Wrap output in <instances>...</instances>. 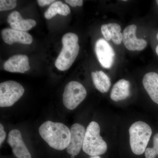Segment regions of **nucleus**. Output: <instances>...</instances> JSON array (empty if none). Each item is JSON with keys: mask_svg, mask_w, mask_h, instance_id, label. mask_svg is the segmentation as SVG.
<instances>
[{"mask_svg": "<svg viewBox=\"0 0 158 158\" xmlns=\"http://www.w3.org/2000/svg\"><path fill=\"white\" fill-rule=\"evenodd\" d=\"M101 31L102 34L103 35L105 40L107 41H109L111 39V35L108 28L107 24H103L101 27Z\"/></svg>", "mask_w": 158, "mask_h": 158, "instance_id": "nucleus-20", "label": "nucleus"}, {"mask_svg": "<svg viewBox=\"0 0 158 158\" xmlns=\"http://www.w3.org/2000/svg\"><path fill=\"white\" fill-rule=\"evenodd\" d=\"M17 5V1L15 0H1L0 11H8L14 9Z\"/></svg>", "mask_w": 158, "mask_h": 158, "instance_id": "nucleus-19", "label": "nucleus"}, {"mask_svg": "<svg viewBox=\"0 0 158 158\" xmlns=\"http://www.w3.org/2000/svg\"><path fill=\"white\" fill-rule=\"evenodd\" d=\"M74 156H71V158H74Z\"/></svg>", "mask_w": 158, "mask_h": 158, "instance_id": "nucleus-29", "label": "nucleus"}, {"mask_svg": "<svg viewBox=\"0 0 158 158\" xmlns=\"http://www.w3.org/2000/svg\"><path fill=\"white\" fill-rule=\"evenodd\" d=\"M145 158H155L157 153L153 148H148L144 152Z\"/></svg>", "mask_w": 158, "mask_h": 158, "instance_id": "nucleus-21", "label": "nucleus"}, {"mask_svg": "<svg viewBox=\"0 0 158 158\" xmlns=\"http://www.w3.org/2000/svg\"><path fill=\"white\" fill-rule=\"evenodd\" d=\"M70 141L66 148L67 152L71 156L77 155L84 144L86 130L84 126L75 123L70 128Z\"/></svg>", "mask_w": 158, "mask_h": 158, "instance_id": "nucleus-8", "label": "nucleus"}, {"mask_svg": "<svg viewBox=\"0 0 158 158\" xmlns=\"http://www.w3.org/2000/svg\"><path fill=\"white\" fill-rule=\"evenodd\" d=\"M4 69L9 72L24 73L31 69L28 57L23 55L12 56L5 62Z\"/></svg>", "mask_w": 158, "mask_h": 158, "instance_id": "nucleus-12", "label": "nucleus"}, {"mask_svg": "<svg viewBox=\"0 0 158 158\" xmlns=\"http://www.w3.org/2000/svg\"><path fill=\"white\" fill-rule=\"evenodd\" d=\"M8 142L16 157L31 158V153L23 141L21 134L18 130L10 131L8 135Z\"/></svg>", "mask_w": 158, "mask_h": 158, "instance_id": "nucleus-10", "label": "nucleus"}, {"mask_svg": "<svg viewBox=\"0 0 158 158\" xmlns=\"http://www.w3.org/2000/svg\"><path fill=\"white\" fill-rule=\"evenodd\" d=\"M40 135L54 149L63 150L67 148L70 141V130L61 123L46 121L39 129Z\"/></svg>", "mask_w": 158, "mask_h": 158, "instance_id": "nucleus-1", "label": "nucleus"}, {"mask_svg": "<svg viewBox=\"0 0 158 158\" xmlns=\"http://www.w3.org/2000/svg\"><path fill=\"white\" fill-rule=\"evenodd\" d=\"M129 132L132 151L141 155L145 152L152 135L151 128L144 122L137 121L131 125Z\"/></svg>", "mask_w": 158, "mask_h": 158, "instance_id": "nucleus-4", "label": "nucleus"}, {"mask_svg": "<svg viewBox=\"0 0 158 158\" xmlns=\"http://www.w3.org/2000/svg\"><path fill=\"white\" fill-rule=\"evenodd\" d=\"M153 148L158 155V133L156 134L153 137Z\"/></svg>", "mask_w": 158, "mask_h": 158, "instance_id": "nucleus-25", "label": "nucleus"}, {"mask_svg": "<svg viewBox=\"0 0 158 158\" xmlns=\"http://www.w3.org/2000/svg\"><path fill=\"white\" fill-rule=\"evenodd\" d=\"M91 75L94 85L96 89L102 93L107 92L111 85L109 77L102 71L93 72Z\"/></svg>", "mask_w": 158, "mask_h": 158, "instance_id": "nucleus-16", "label": "nucleus"}, {"mask_svg": "<svg viewBox=\"0 0 158 158\" xmlns=\"http://www.w3.org/2000/svg\"><path fill=\"white\" fill-rule=\"evenodd\" d=\"M77 35L74 33H68L63 35L62 49L55 62V65L59 70H67L73 64L80 50Z\"/></svg>", "mask_w": 158, "mask_h": 158, "instance_id": "nucleus-2", "label": "nucleus"}, {"mask_svg": "<svg viewBox=\"0 0 158 158\" xmlns=\"http://www.w3.org/2000/svg\"><path fill=\"white\" fill-rule=\"evenodd\" d=\"M2 37L4 42L10 45L15 43L30 44L33 41L32 36L27 32L12 28H6L2 30Z\"/></svg>", "mask_w": 158, "mask_h": 158, "instance_id": "nucleus-11", "label": "nucleus"}, {"mask_svg": "<svg viewBox=\"0 0 158 158\" xmlns=\"http://www.w3.org/2000/svg\"><path fill=\"white\" fill-rule=\"evenodd\" d=\"M7 21L11 28L25 32L31 30L37 23L34 19H24L19 12L16 11L9 15Z\"/></svg>", "mask_w": 158, "mask_h": 158, "instance_id": "nucleus-13", "label": "nucleus"}, {"mask_svg": "<svg viewBox=\"0 0 158 158\" xmlns=\"http://www.w3.org/2000/svg\"><path fill=\"white\" fill-rule=\"evenodd\" d=\"M156 2L158 6V0H157V1H156Z\"/></svg>", "mask_w": 158, "mask_h": 158, "instance_id": "nucleus-28", "label": "nucleus"}, {"mask_svg": "<svg viewBox=\"0 0 158 158\" xmlns=\"http://www.w3.org/2000/svg\"><path fill=\"white\" fill-rule=\"evenodd\" d=\"M95 52L97 59L103 67L110 69L112 67L115 53L107 40L103 38L98 40L95 43Z\"/></svg>", "mask_w": 158, "mask_h": 158, "instance_id": "nucleus-7", "label": "nucleus"}, {"mask_svg": "<svg viewBox=\"0 0 158 158\" xmlns=\"http://www.w3.org/2000/svg\"><path fill=\"white\" fill-rule=\"evenodd\" d=\"M100 127L97 123L92 121L86 130L83 148L84 152L91 156L104 154L107 150V144L100 135Z\"/></svg>", "mask_w": 158, "mask_h": 158, "instance_id": "nucleus-3", "label": "nucleus"}, {"mask_svg": "<svg viewBox=\"0 0 158 158\" xmlns=\"http://www.w3.org/2000/svg\"><path fill=\"white\" fill-rule=\"evenodd\" d=\"M137 26L132 24L128 26L123 33V42L125 47L131 51H141L147 45V42L143 39H138L136 37Z\"/></svg>", "mask_w": 158, "mask_h": 158, "instance_id": "nucleus-9", "label": "nucleus"}, {"mask_svg": "<svg viewBox=\"0 0 158 158\" xmlns=\"http://www.w3.org/2000/svg\"><path fill=\"white\" fill-rule=\"evenodd\" d=\"M65 2L73 7L82 6L83 5V1L82 0H65Z\"/></svg>", "mask_w": 158, "mask_h": 158, "instance_id": "nucleus-22", "label": "nucleus"}, {"mask_svg": "<svg viewBox=\"0 0 158 158\" xmlns=\"http://www.w3.org/2000/svg\"><path fill=\"white\" fill-rule=\"evenodd\" d=\"M55 2H56V1L54 0H37V1L38 5L41 7L50 5L51 4H53Z\"/></svg>", "mask_w": 158, "mask_h": 158, "instance_id": "nucleus-24", "label": "nucleus"}, {"mask_svg": "<svg viewBox=\"0 0 158 158\" xmlns=\"http://www.w3.org/2000/svg\"><path fill=\"white\" fill-rule=\"evenodd\" d=\"M107 26L111 35V40L115 44L119 45L123 41L121 27L116 23H110L108 24Z\"/></svg>", "mask_w": 158, "mask_h": 158, "instance_id": "nucleus-18", "label": "nucleus"}, {"mask_svg": "<svg viewBox=\"0 0 158 158\" xmlns=\"http://www.w3.org/2000/svg\"><path fill=\"white\" fill-rule=\"evenodd\" d=\"M130 95V82L124 79H121L113 86L110 96L112 100L118 102L125 99Z\"/></svg>", "mask_w": 158, "mask_h": 158, "instance_id": "nucleus-15", "label": "nucleus"}, {"mask_svg": "<svg viewBox=\"0 0 158 158\" xmlns=\"http://www.w3.org/2000/svg\"><path fill=\"white\" fill-rule=\"evenodd\" d=\"M87 94V90L81 84L75 81L69 82L62 95L63 104L68 110H74L84 100Z\"/></svg>", "mask_w": 158, "mask_h": 158, "instance_id": "nucleus-5", "label": "nucleus"}, {"mask_svg": "<svg viewBox=\"0 0 158 158\" xmlns=\"http://www.w3.org/2000/svg\"><path fill=\"white\" fill-rule=\"evenodd\" d=\"M156 52L157 55L158 56V45L157 46L156 48Z\"/></svg>", "mask_w": 158, "mask_h": 158, "instance_id": "nucleus-27", "label": "nucleus"}, {"mask_svg": "<svg viewBox=\"0 0 158 158\" xmlns=\"http://www.w3.org/2000/svg\"><path fill=\"white\" fill-rule=\"evenodd\" d=\"M24 88L19 83L9 81L0 84V107L13 106L22 97Z\"/></svg>", "mask_w": 158, "mask_h": 158, "instance_id": "nucleus-6", "label": "nucleus"}, {"mask_svg": "<svg viewBox=\"0 0 158 158\" xmlns=\"http://www.w3.org/2000/svg\"><path fill=\"white\" fill-rule=\"evenodd\" d=\"M90 158H101L99 156H91Z\"/></svg>", "mask_w": 158, "mask_h": 158, "instance_id": "nucleus-26", "label": "nucleus"}, {"mask_svg": "<svg viewBox=\"0 0 158 158\" xmlns=\"http://www.w3.org/2000/svg\"><path fill=\"white\" fill-rule=\"evenodd\" d=\"M70 8L66 4L60 1H57L52 4L44 13V17L48 19H50L57 14L66 16L70 14Z\"/></svg>", "mask_w": 158, "mask_h": 158, "instance_id": "nucleus-17", "label": "nucleus"}, {"mask_svg": "<svg viewBox=\"0 0 158 158\" xmlns=\"http://www.w3.org/2000/svg\"><path fill=\"white\" fill-rule=\"evenodd\" d=\"M157 39L158 40V34H157Z\"/></svg>", "mask_w": 158, "mask_h": 158, "instance_id": "nucleus-30", "label": "nucleus"}, {"mask_svg": "<svg viewBox=\"0 0 158 158\" xmlns=\"http://www.w3.org/2000/svg\"><path fill=\"white\" fill-rule=\"evenodd\" d=\"M143 86L153 101L158 105V74L155 72L146 73L143 77Z\"/></svg>", "mask_w": 158, "mask_h": 158, "instance_id": "nucleus-14", "label": "nucleus"}, {"mask_svg": "<svg viewBox=\"0 0 158 158\" xmlns=\"http://www.w3.org/2000/svg\"><path fill=\"white\" fill-rule=\"evenodd\" d=\"M6 134L4 131V128L2 124H0V145H2L5 141L6 138Z\"/></svg>", "mask_w": 158, "mask_h": 158, "instance_id": "nucleus-23", "label": "nucleus"}]
</instances>
